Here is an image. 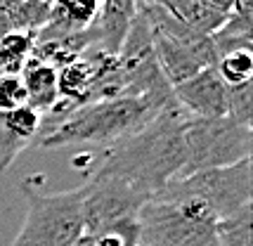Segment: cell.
Masks as SVG:
<instances>
[{
  "label": "cell",
  "instance_id": "obj_22",
  "mask_svg": "<svg viewBox=\"0 0 253 246\" xmlns=\"http://www.w3.org/2000/svg\"><path fill=\"white\" fill-rule=\"evenodd\" d=\"M232 14L253 17V0H232Z\"/></svg>",
  "mask_w": 253,
  "mask_h": 246
},
{
  "label": "cell",
  "instance_id": "obj_15",
  "mask_svg": "<svg viewBox=\"0 0 253 246\" xmlns=\"http://www.w3.org/2000/svg\"><path fill=\"white\" fill-rule=\"evenodd\" d=\"M33 34L10 31L0 38V74H22L24 64L31 59Z\"/></svg>",
  "mask_w": 253,
  "mask_h": 246
},
{
  "label": "cell",
  "instance_id": "obj_23",
  "mask_svg": "<svg viewBox=\"0 0 253 246\" xmlns=\"http://www.w3.org/2000/svg\"><path fill=\"white\" fill-rule=\"evenodd\" d=\"M206 7L220 12V14H230L232 12V0H201Z\"/></svg>",
  "mask_w": 253,
  "mask_h": 246
},
{
  "label": "cell",
  "instance_id": "obj_25",
  "mask_svg": "<svg viewBox=\"0 0 253 246\" xmlns=\"http://www.w3.org/2000/svg\"><path fill=\"white\" fill-rule=\"evenodd\" d=\"M10 31H14V29H12V22H10V14H7V12H0V38H5Z\"/></svg>",
  "mask_w": 253,
  "mask_h": 246
},
{
  "label": "cell",
  "instance_id": "obj_18",
  "mask_svg": "<svg viewBox=\"0 0 253 246\" xmlns=\"http://www.w3.org/2000/svg\"><path fill=\"white\" fill-rule=\"evenodd\" d=\"M227 119H232L239 125L251 128L253 121V83H239L227 85Z\"/></svg>",
  "mask_w": 253,
  "mask_h": 246
},
{
  "label": "cell",
  "instance_id": "obj_13",
  "mask_svg": "<svg viewBox=\"0 0 253 246\" xmlns=\"http://www.w3.org/2000/svg\"><path fill=\"white\" fill-rule=\"evenodd\" d=\"M211 43L218 59L230 52L249 50L253 52V17H242V14H227V19L215 34L211 36Z\"/></svg>",
  "mask_w": 253,
  "mask_h": 246
},
{
  "label": "cell",
  "instance_id": "obj_11",
  "mask_svg": "<svg viewBox=\"0 0 253 246\" xmlns=\"http://www.w3.org/2000/svg\"><path fill=\"white\" fill-rule=\"evenodd\" d=\"M22 83L26 88V104L33 107L36 112L45 116L55 109L59 102V92H57V69H52L45 62L38 59H29L22 69Z\"/></svg>",
  "mask_w": 253,
  "mask_h": 246
},
{
  "label": "cell",
  "instance_id": "obj_1",
  "mask_svg": "<svg viewBox=\"0 0 253 246\" xmlns=\"http://www.w3.org/2000/svg\"><path fill=\"white\" fill-rule=\"evenodd\" d=\"M187 114L180 104L168 107L142 130L107 147L95 173L109 175L130 190L152 199L185 166V123Z\"/></svg>",
  "mask_w": 253,
  "mask_h": 246
},
{
  "label": "cell",
  "instance_id": "obj_2",
  "mask_svg": "<svg viewBox=\"0 0 253 246\" xmlns=\"http://www.w3.org/2000/svg\"><path fill=\"white\" fill-rule=\"evenodd\" d=\"M166 112V109H164ZM161 109L137 97H116L83 104L71 112L57 128L41 137V147L55 149L69 145H104L111 147L128 135L142 130L154 121Z\"/></svg>",
  "mask_w": 253,
  "mask_h": 246
},
{
  "label": "cell",
  "instance_id": "obj_8",
  "mask_svg": "<svg viewBox=\"0 0 253 246\" xmlns=\"http://www.w3.org/2000/svg\"><path fill=\"white\" fill-rule=\"evenodd\" d=\"M180 109L192 119H220L227 116V85L215 67L201 69L197 76L173 88Z\"/></svg>",
  "mask_w": 253,
  "mask_h": 246
},
{
  "label": "cell",
  "instance_id": "obj_26",
  "mask_svg": "<svg viewBox=\"0 0 253 246\" xmlns=\"http://www.w3.org/2000/svg\"><path fill=\"white\" fill-rule=\"evenodd\" d=\"M24 0H0V12H7L10 14L12 10H17Z\"/></svg>",
  "mask_w": 253,
  "mask_h": 246
},
{
  "label": "cell",
  "instance_id": "obj_27",
  "mask_svg": "<svg viewBox=\"0 0 253 246\" xmlns=\"http://www.w3.org/2000/svg\"><path fill=\"white\" fill-rule=\"evenodd\" d=\"M71 246H92V239H90V237H81V239H78L76 244H71Z\"/></svg>",
  "mask_w": 253,
  "mask_h": 246
},
{
  "label": "cell",
  "instance_id": "obj_14",
  "mask_svg": "<svg viewBox=\"0 0 253 246\" xmlns=\"http://www.w3.org/2000/svg\"><path fill=\"white\" fill-rule=\"evenodd\" d=\"M253 204L215 223L218 246H253Z\"/></svg>",
  "mask_w": 253,
  "mask_h": 246
},
{
  "label": "cell",
  "instance_id": "obj_28",
  "mask_svg": "<svg viewBox=\"0 0 253 246\" xmlns=\"http://www.w3.org/2000/svg\"><path fill=\"white\" fill-rule=\"evenodd\" d=\"M137 2H152V0H137Z\"/></svg>",
  "mask_w": 253,
  "mask_h": 246
},
{
  "label": "cell",
  "instance_id": "obj_24",
  "mask_svg": "<svg viewBox=\"0 0 253 246\" xmlns=\"http://www.w3.org/2000/svg\"><path fill=\"white\" fill-rule=\"evenodd\" d=\"M92 239V246H123V242L119 237H90Z\"/></svg>",
  "mask_w": 253,
  "mask_h": 246
},
{
  "label": "cell",
  "instance_id": "obj_5",
  "mask_svg": "<svg viewBox=\"0 0 253 246\" xmlns=\"http://www.w3.org/2000/svg\"><path fill=\"white\" fill-rule=\"evenodd\" d=\"M152 199H189L201 208L222 220L253 199V170L251 159H244L234 166L199 170L185 178H175Z\"/></svg>",
  "mask_w": 253,
  "mask_h": 246
},
{
  "label": "cell",
  "instance_id": "obj_10",
  "mask_svg": "<svg viewBox=\"0 0 253 246\" xmlns=\"http://www.w3.org/2000/svg\"><path fill=\"white\" fill-rule=\"evenodd\" d=\"M152 45H154L156 64H159V69H161V74H164V79L168 81L170 88L189 81L192 76H197L201 69H209L204 67L185 45L175 43V41H170V38H166L161 34L152 31Z\"/></svg>",
  "mask_w": 253,
  "mask_h": 246
},
{
  "label": "cell",
  "instance_id": "obj_20",
  "mask_svg": "<svg viewBox=\"0 0 253 246\" xmlns=\"http://www.w3.org/2000/svg\"><path fill=\"white\" fill-rule=\"evenodd\" d=\"M26 104V88L19 74H0V112Z\"/></svg>",
  "mask_w": 253,
  "mask_h": 246
},
{
  "label": "cell",
  "instance_id": "obj_9",
  "mask_svg": "<svg viewBox=\"0 0 253 246\" xmlns=\"http://www.w3.org/2000/svg\"><path fill=\"white\" fill-rule=\"evenodd\" d=\"M137 14V0H99V12L92 22L95 47L116 57Z\"/></svg>",
  "mask_w": 253,
  "mask_h": 246
},
{
  "label": "cell",
  "instance_id": "obj_4",
  "mask_svg": "<svg viewBox=\"0 0 253 246\" xmlns=\"http://www.w3.org/2000/svg\"><path fill=\"white\" fill-rule=\"evenodd\" d=\"M26 218L10 246H71L83 237V187L47 194L24 185Z\"/></svg>",
  "mask_w": 253,
  "mask_h": 246
},
{
  "label": "cell",
  "instance_id": "obj_16",
  "mask_svg": "<svg viewBox=\"0 0 253 246\" xmlns=\"http://www.w3.org/2000/svg\"><path fill=\"white\" fill-rule=\"evenodd\" d=\"M47 17H50V0H24L17 10L10 12L12 29L33 36L45 26Z\"/></svg>",
  "mask_w": 253,
  "mask_h": 246
},
{
  "label": "cell",
  "instance_id": "obj_3",
  "mask_svg": "<svg viewBox=\"0 0 253 246\" xmlns=\"http://www.w3.org/2000/svg\"><path fill=\"white\" fill-rule=\"evenodd\" d=\"M149 202L128 185L95 173L83 185V235L85 237H119L123 246H137L140 242V208Z\"/></svg>",
  "mask_w": 253,
  "mask_h": 246
},
{
  "label": "cell",
  "instance_id": "obj_7",
  "mask_svg": "<svg viewBox=\"0 0 253 246\" xmlns=\"http://www.w3.org/2000/svg\"><path fill=\"white\" fill-rule=\"evenodd\" d=\"M251 128L234 123L227 116L220 119H192L185 123V166L177 178L199 170L234 166L251 159Z\"/></svg>",
  "mask_w": 253,
  "mask_h": 246
},
{
  "label": "cell",
  "instance_id": "obj_6",
  "mask_svg": "<svg viewBox=\"0 0 253 246\" xmlns=\"http://www.w3.org/2000/svg\"><path fill=\"white\" fill-rule=\"evenodd\" d=\"M215 223L189 199H149L137 215V246H218Z\"/></svg>",
  "mask_w": 253,
  "mask_h": 246
},
{
  "label": "cell",
  "instance_id": "obj_21",
  "mask_svg": "<svg viewBox=\"0 0 253 246\" xmlns=\"http://www.w3.org/2000/svg\"><path fill=\"white\" fill-rule=\"evenodd\" d=\"M26 147H29L26 140L10 133V128L5 125V119H2V112H0V170H7L12 166V161L19 157Z\"/></svg>",
  "mask_w": 253,
  "mask_h": 246
},
{
  "label": "cell",
  "instance_id": "obj_12",
  "mask_svg": "<svg viewBox=\"0 0 253 246\" xmlns=\"http://www.w3.org/2000/svg\"><path fill=\"white\" fill-rule=\"evenodd\" d=\"M156 5H161L166 12H170L175 19H180L182 24H187L189 29H194L201 36H213L220 29L227 14L206 7L201 0H152Z\"/></svg>",
  "mask_w": 253,
  "mask_h": 246
},
{
  "label": "cell",
  "instance_id": "obj_17",
  "mask_svg": "<svg viewBox=\"0 0 253 246\" xmlns=\"http://www.w3.org/2000/svg\"><path fill=\"white\" fill-rule=\"evenodd\" d=\"M215 71L222 79L225 85H239L251 81L253 76V52L249 50H239V52H230L218 59Z\"/></svg>",
  "mask_w": 253,
  "mask_h": 246
},
{
  "label": "cell",
  "instance_id": "obj_19",
  "mask_svg": "<svg viewBox=\"0 0 253 246\" xmlns=\"http://www.w3.org/2000/svg\"><path fill=\"white\" fill-rule=\"evenodd\" d=\"M2 119H5V125L10 128V133H14L17 137H22L26 142H31L33 137L41 133L43 116L29 104H22V107L10 109V112H2Z\"/></svg>",
  "mask_w": 253,
  "mask_h": 246
}]
</instances>
